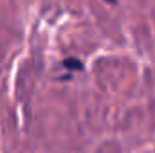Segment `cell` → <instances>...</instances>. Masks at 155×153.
Returning <instances> with one entry per match:
<instances>
[{
	"label": "cell",
	"mask_w": 155,
	"mask_h": 153,
	"mask_svg": "<svg viewBox=\"0 0 155 153\" xmlns=\"http://www.w3.org/2000/svg\"><path fill=\"white\" fill-rule=\"evenodd\" d=\"M63 67L67 70H81L83 69V63L78 60V58H65L63 60Z\"/></svg>",
	"instance_id": "6da1fadb"
}]
</instances>
